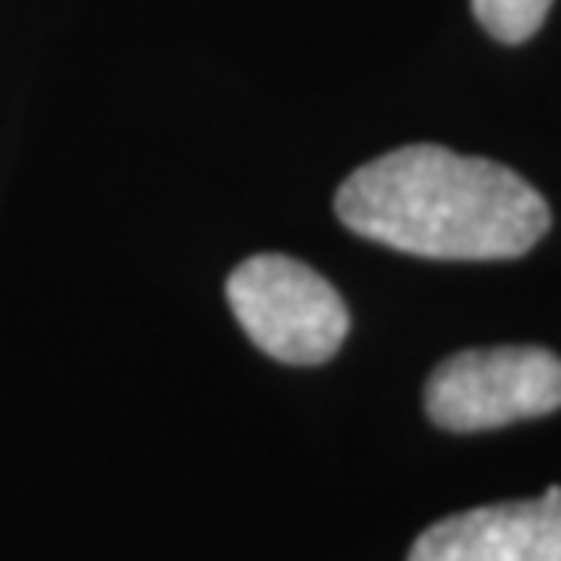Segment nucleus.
<instances>
[{
    "instance_id": "f257e3e1",
    "label": "nucleus",
    "mask_w": 561,
    "mask_h": 561,
    "mask_svg": "<svg viewBox=\"0 0 561 561\" xmlns=\"http://www.w3.org/2000/svg\"><path fill=\"white\" fill-rule=\"evenodd\" d=\"M355 236L435 261L522 257L551 229V207L504 163L442 146H402L337 188Z\"/></svg>"
},
{
    "instance_id": "f03ea898",
    "label": "nucleus",
    "mask_w": 561,
    "mask_h": 561,
    "mask_svg": "<svg viewBox=\"0 0 561 561\" xmlns=\"http://www.w3.org/2000/svg\"><path fill=\"white\" fill-rule=\"evenodd\" d=\"M229 305L261 352L290 366H319L337 355L352 330L341 294L286 254L247 257L229 276Z\"/></svg>"
},
{
    "instance_id": "7ed1b4c3",
    "label": "nucleus",
    "mask_w": 561,
    "mask_h": 561,
    "mask_svg": "<svg viewBox=\"0 0 561 561\" xmlns=\"http://www.w3.org/2000/svg\"><path fill=\"white\" fill-rule=\"evenodd\" d=\"M427 416L446 432H493L561 410V359L533 344L471 348L442 363L424 391Z\"/></svg>"
},
{
    "instance_id": "20e7f679",
    "label": "nucleus",
    "mask_w": 561,
    "mask_h": 561,
    "mask_svg": "<svg viewBox=\"0 0 561 561\" xmlns=\"http://www.w3.org/2000/svg\"><path fill=\"white\" fill-rule=\"evenodd\" d=\"M405 561H561V489L427 525Z\"/></svg>"
},
{
    "instance_id": "39448f33",
    "label": "nucleus",
    "mask_w": 561,
    "mask_h": 561,
    "mask_svg": "<svg viewBox=\"0 0 561 561\" xmlns=\"http://www.w3.org/2000/svg\"><path fill=\"white\" fill-rule=\"evenodd\" d=\"M551 4L554 0H471L474 19L482 22L489 37H496L504 44L529 41L533 33L543 26Z\"/></svg>"
}]
</instances>
